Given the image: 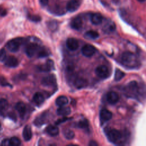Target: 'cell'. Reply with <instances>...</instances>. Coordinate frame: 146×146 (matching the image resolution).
Returning a JSON list of instances; mask_svg holds the SVG:
<instances>
[{"mask_svg": "<svg viewBox=\"0 0 146 146\" xmlns=\"http://www.w3.org/2000/svg\"><path fill=\"white\" fill-rule=\"evenodd\" d=\"M121 61L123 64L128 67H133L137 66V58L131 52H124L121 56Z\"/></svg>", "mask_w": 146, "mask_h": 146, "instance_id": "obj_1", "label": "cell"}, {"mask_svg": "<svg viewBox=\"0 0 146 146\" xmlns=\"http://www.w3.org/2000/svg\"><path fill=\"white\" fill-rule=\"evenodd\" d=\"M106 135L108 140L110 142L115 144L118 143L119 141H120L123 137L121 132L116 129H112L109 130L107 132Z\"/></svg>", "mask_w": 146, "mask_h": 146, "instance_id": "obj_2", "label": "cell"}, {"mask_svg": "<svg viewBox=\"0 0 146 146\" xmlns=\"http://www.w3.org/2000/svg\"><path fill=\"white\" fill-rule=\"evenodd\" d=\"M22 38H15L9 40L6 44L7 48L11 52H17L21 44Z\"/></svg>", "mask_w": 146, "mask_h": 146, "instance_id": "obj_3", "label": "cell"}, {"mask_svg": "<svg viewBox=\"0 0 146 146\" xmlns=\"http://www.w3.org/2000/svg\"><path fill=\"white\" fill-rule=\"evenodd\" d=\"M41 84L44 87H54L56 84V79L54 75H48L43 77Z\"/></svg>", "mask_w": 146, "mask_h": 146, "instance_id": "obj_4", "label": "cell"}, {"mask_svg": "<svg viewBox=\"0 0 146 146\" xmlns=\"http://www.w3.org/2000/svg\"><path fill=\"white\" fill-rule=\"evenodd\" d=\"M96 75L102 79H106L110 76V71L107 66L104 65H100L95 69Z\"/></svg>", "mask_w": 146, "mask_h": 146, "instance_id": "obj_5", "label": "cell"}, {"mask_svg": "<svg viewBox=\"0 0 146 146\" xmlns=\"http://www.w3.org/2000/svg\"><path fill=\"white\" fill-rule=\"evenodd\" d=\"M140 85L136 81H131L127 86V92L130 95H139Z\"/></svg>", "mask_w": 146, "mask_h": 146, "instance_id": "obj_6", "label": "cell"}, {"mask_svg": "<svg viewBox=\"0 0 146 146\" xmlns=\"http://www.w3.org/2000/svg\"><path fill=\"white\" fill-rule=\"evenodd\" d=\"M39 47L35 43H30L27 44L25 48L26 54L28 57H33L39 50Z\"/></svg>", "mask_w": 146, "mask_h": 146, "instance_id": "obj_7", "label": "cell"}, {"mask_svg": "<svg viewBox=\"0 0 146 146\" xmlns=\"http://www.w3.org/2000/svg\"><path fill=\"white\" fill-rule=\"evenodd\" d=\"M96 52L95 48L90 44H85L82 48V54L86 57L92 56Z\"/></svg>", "mask_w": 146, "mask_h": 146, "instance_id": "obj_8", "label": "cell"}, {"mask_svg": "<svg viewBox=\"0 0 146 146\" xmlns=\"http://www.w3.org/2000/svg\"><path fill=\"white\" fill-rule=\"evenodd\" d=\"M80 3V0H70L66 4V10L69 12H74L79 9Z\"/></svg>", "mask_w": 146, "mask_h": 146, "instance_id": "obj_9", "label": "cell"}, {"mask_svg": "<svg viewBox=\"0 0 146 146\" xmlns=\"http://www.w3.org/2000/svg\"><path fill=\"white\" fill-rule=\"evenodd\" d=\"M83 26V20L80 16H76L74 17L70 22V26L72 29L79 30L82 29Z\"/></svg>", "mask_w": 146, "mask_h": 146, "instance_id": "obj_10", "label": "cell"}, {"mask_svg": "<svg viewBox=\"0 0 146 146\" xmlns=\"http://www.w3.org/2000/svg\"><path fill=\"white\" fill-rule=\"evenodd\" d=\"M107 101L111 104H115L117 103L119 100V96L117 93L114 91H110L108 92L106 95Z\"/></svg>", "mask_w": 146, "mask_h": 146, "instance_id": "obj_11", "label": "cell"}, {"mask_svg": "<svg viewBox=\"0 0 146 146\" xmlns=\"http://www.w3.org/2000/svg\"><path fill=\"white\" fill-rule=\"evenodd\" d=\"M54 68V62L51 59H48L45 63L42 64L38 67V69L43 72H48L50 71Z\"/></svg>", "mask_w": 146, "mask_h": 146, "instance_id": "obj_12", "label": "cell"}, {"mask_svg": "<svg viewBox=\"0 0 146 146\" xmlns=\"http://www.w3.org/2000/svg\"><path fill=\"white\" fill-rule=\"evenodd\" d=\"M112 117V113L107 109H103L100 112V119L102 123L110 120Z\"/></svg>", "mask_w": 146, "mask_h": 146, "instance_id": "obj_13", "label": "cell"}, {"mask_svg": "<svg viewBox=\"0 0 146 146\" xmlns=\"http://www.w3.org/2000/svg\"><path fill=\"white\" fill-rule=\"evenodd\" d=\"M66 46L70 50L75 51L79 47V43L76 39L74 38H70L66 40Z\"/></svg>", "mask_w": 146, "mask_h": 146, "instance_id": "obj_14", "label": "cell"}, {"mask_svg": "<svg viewBox=\"0 0 146 146\" xmlns=\"http://www.w3.org/2000/svg\"><path fill=\"white\" fill-rule=\"evenodd\" d=\"M4 62L5 66L10 68L16 67L18 65V59L13 56H9L7 57Z\"/></svg>", "mask_w": 146, "mask_h": 146, "instance_id": "obj_15", "label": "cell"}, {"mask_svg": "<svg viewBox=\"0 0 146 146\" xmlns=\"http://www.w3.org/2000/svg\"><path fill=\"white\" fill-rule=\"evenodd\" d=\"M103 18V16L99 13H93L91 15L90 21L93 25H99L102 23Z\"/></svg>", "mask_w": 146, "mask_h": 146, "instance_id": "obj_16", "label": "cell"}, {"mask_svg": "<svg viewBox=\"0 0 146 146\" xmlns=\"http://www.w3.org/2000/svg\"><path fill=\"white\" fill-rule=\"evenodd\" d=\"M22 135L23 139L26 141H28L31 140L32 137V131L30 125H26V126H25L23 129Z\"/></svg>", "mask_w": 146, "mask_h": 146, "instance_id": "obj_17", "label": "cell"}, {"mask_svg": "<svg viewBox=\"0 0 146 146\" xmlns=\"http://www.w3.org/2000/svg\"><path fill=\"white\" fill-rule=\"evenodd\" d=\"M15 107L20 116L21 117H23L26 112V106L25 104L22 102H19L16 104Z\"/></svg>", "mask_w": 146, "mask_h": 146, "instance_id": "obj_18", "label": "cell"}, {"mask_svg": "<svg viewBox=\"0 0 146 146\" xmlns=\"http://www.w3.org/2000/svg\"><path fill=\"white\" fill-rule=\"evenodd\" d=\"M46 132L51 136H55L59 134V130L57 126L54 125H49L46 129Z\"/></svg>", "mask_w": 146, "mask_h": 146, "instance_id": "obj_19", "label": "cell"}, {"mask_svg": "<svg viewBox=\"0 0 146 146\" xmlns=\"http://www.w3.org/2000/svg\"><path fill=\"white\" fill-rule=\"evenodd\" d=\"M74 86L77 88H82L86 87L88 84V82L86 79L82 78H78L76 79L74 82Z\"/></svg>", "mask_w": 146, "mask_h": 146, "instance_id": "obj_20", "label": "cell"}, {"mask_svg": "<svg viewBox=\"0 0 146 146\" xmlns=\"http://www.w3.org/2000/svg\"><path fill=\"white\" fill-rule=\"evenodd\" d=\"M33 100L34 101V102L37 104V105H40L42 104L43 102H44V96L43 95L40 93V92H36L34 96H33Z\"/></svg>", "mask_w": 146, "mask_h": 146, "instance_id": "obj_21", "label": "cell"}, {"mask_svg": "<svg viewBox=\"0 0 146 146\" xmlns=\"http://www.w3.org/2000/svg\"><path fill=\"white\" fill-rule=\"evenodd\" d=\"M71 109L70 107H63V106L59 107L56 111V113L58 115L63 116L68 115L71 113Z\"/></svg>", "mask_w": 146, "mask_h": 146, "instance_id": "obj_22", "label": "cell"}, {"mask_svg": "<svg viewBox=\"0 0 146 146\" xmlns=\"http://www.w3.org/2000/svg\"><path fill=\"white\" fill-rule=\"evenodd\" d=\"M68 102V100L67 98L65 96H59L56 99L55 103L57 106L59 107L64 106L66 105Z\"/></svg>", "mask_w": 146, "mask_h": 146, "instance_id": "obj_23", "label": "cell"}, {"mask_svg": "<svg viewBox=\"0 0 146 146\" xmlns=\"http://www.w3.org/2000/svg\"><path fill=\"white\" fill-rule=\"evenodd\" d=\"M84 37L87 39H95L98 38L99 36V33L94 30H89L87 31L85 34H84Z\"/></svg>", "mask_w": 146, "mask_h": 146, "instance_id": "obj_24", "label": "cell"}, {"mask_svg": "<svg viewBox=\"0 0 146 146\" xmlns=\"http://www.w3.org/2000/svg\"><path fill=\"white\" fill-rule=\"evenodd\" d=\"M9 103L6 99H0V112L3 113L8 108Z\"/></svg>", "mask_w": 146, "mask_h": 146, "instance_id": "obj_25", "label": "cell"}, {"mask_svg": "<svg viewBox=\"0 0 146 146\" xmlns=\"http://www.w3.org/2000/svg\"><path fill=\"white\" fill-rule=\"evenodd\" d=\"M125 76V73L119 69H116L115 72L114 79L115 81H119L123 79Z\"/></svg>", "mask_w": 146, "mask_h": 146, "instance_id": "obj_26", "label": "cell"}, {"mask_svg": "<svg viewBox=\"0 0 146 146\" xmlns=\"http://www.w3.org/2000/svg\"><path fill=\"white\" fill-rule=\"evenodd\" d=\"M63 135H64V136L65 137V138L68 140L72 139L75 136L74 132L68 129H65L63 131Z\"/></svg>", "mask_w": 146, "mask_h": 146, "instance_id": "obj_27", "label": "cell"}, {"mask_svg": "<svg viewBox=\"0 0 146 146\" xmlns=\"http://www.w3.org/2000/svg\"><path fill=\"white\" fill-rule=\"evenodd\" d=\"M47 26L51 31H55L57 29L58 26V22L56 21H50L47 22Z\"/></svg>", "mask_w": 146, "mask_h": 146, "instance_id": "obj_28", "label": "cell"}, {"mask_svg": "<svg viewBox=\"0 0 146 146\" xmlns=\"http://www.w3.org/2000/svg\"><path fill=\"white\" fill-rule=\"evenodd\" d=\"M21 141L20 139L17 137H12L10 139V144L12 146H18L21 145Z\"/></svg>", "mask_w": 146, "mask_h": 146, "instance_id": "obj_29", "label": "cell"}, {"mask_svg": "<svg viewBox=\"0 0 146 146\" xmlns=\"http://www.w3.org/2000/svg\"><path fill=\"white\" fill-rule=\"evenodd\" d=\"M48 55H49V53L48 51H47V50L45 49V48H40L39 49L38 51V56L39 58H44L46 56H47Z\"/></svg>", "mask_w": 146, "mask_h": 146, "instance_id": "obj_30", "label": "cell"}, {"mask_svg": "<svg viewBox=\"0 0 146 146\" xmlns=\"http://www.w3.org/2000/svg\"><path fill=\"white\" fill-rule=\"evenodd\" d=\"M28 19L34 22H38L41 21V17L38 15H33V14H29L27 15Z\"/></svg>", "mask_w": 146, "mask_h": 146, "instance_id": "obj_31", "label": "cell"}, {"mask_svg": "<svg viewBox=\"0 0 146 146\" xmlns=\"http://www.w3.org/2000/svg\"><path fill=\"white\" fill-rule=\"evenodd\" d=\"M78 125L80 128H87L88 127V121L86 119H83L79 121Z\"/></svg>", "mask_w": 146, "mask_h": 146, "instance_id": "obj_32", "label": "cell"}, {"mask_svg": "<svg viewBox=\"0 0 146 146\" xmlns=\"http://www.w3.org/2000/svg\"><path fill=\"white\" fill-rule=\"evenodd\" d=\"M115 28V26L113 22H109L107 23V24H106L104 26V30L106 31H113Z\"/></svg>", "mask_w": 146, "mask_h": 146, "instance_id": "obj_33", "label": "cell"}, {"mask_svg": "<svg viewBox=\"0 0 146 146\" xmlns=\"http://www.w3.org/2000/svg\"><path fill=\"white\" fill-rule=\"evenodd\" d=\"M6 52L4 48L0 50V62H4L6 59Z\"/></svg>", "mask_w": 146, "mask_h": 146, "instance_id": "obj_34", "label": "cell"}, {"mask_svg": "<svg viewBox=\"0 0 146 146\" xmlns=\"http://www.w3.org/2000/svg\"><path fill=\"white\" fill-rule=\"evenodd\" d=\"M39 2L40 5L43 7L46 6L48 3V0H39Z\"/></svg>", "mask_w": 146, "mask_h": 146, "instance_id": "obj_35", "label": "cell"}, {"mask_svg": "<svg viewBox=\"0 0 146 146\" xmlns=\"http://www.w3.org/2000/svg\"><path fill=\"white\" fill-rule=\"evenodd\" d=\"M2 145H5V146L10 145V140L7 139H5L3 140L2 141Z\"/></svg>", "mask_w": 146, "mask_h": 146, "instance_id": "obj_36", "label": "cell"}, {"mask_svg": "<svg viewBox=\"0 0 146 146\" xmlns=\"http://www.w3.org/2000/svg\"><path fill=\"white\" fill-rule=\"evenodd\" d=\"M88 145H90V146H97L98 144V143H97L96 141H91L90 142V143L88 144Z\"/></svg>", "mask_w": 146, "mask_h": 146, "instance_id": "obj_37", "label": "cell"}, {"mask_svg": "<svg viewBox=\"0 0 146 146\" xmlns=\"http://www.w3.org/2000/svg\"><path fill=\"white\" fill-rule=\"evenodd\" d=\"M3 10H4V9H3L1 6H0V15L1 14V13H2V11H3Z\"/></svg>", "mask_w": 146, "mask_h": 146, "instance_id": "obj_38", "label": "cell"}, {"mask_svg": "<svg viewBox=\"0 0 146 146\" xmlns=\"http://www.w3.org/2000/svg\"><path fill=\"white\" fill-rule=\"evenodd\" d=\"M139 2H144V1H145L146 0H137Z\"/></svg>", "mask_w": 146, "mask_h": 146, "instance_id": "obj_39", "label": "cell"}, {"mask_svg": "<svg viewBox=\"0 0 146 146\" xmlns=\"http://www.w3.org/2000/svg\"><path fill=\"white\" fill-rule=\"evenodd\" d=\"M1 123H0V128H1Z\"/></svg>", "mask_w": 146, "mask_h": 146, "instance_id": "obj_40", "label": "cell"}]
</instances>
